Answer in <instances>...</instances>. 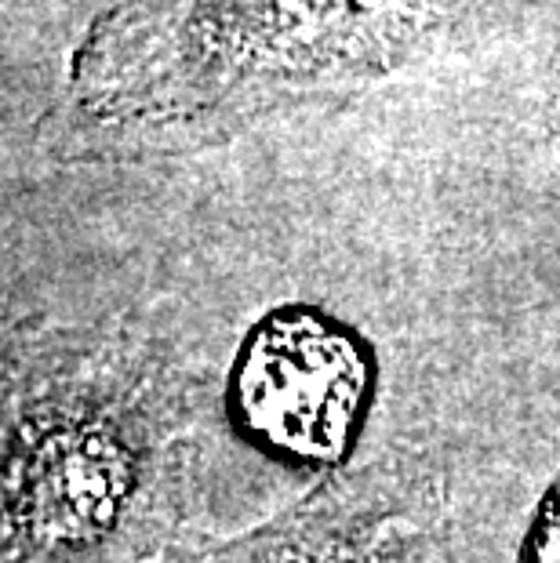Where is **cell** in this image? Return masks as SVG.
<instances>
[{"mask_svg":"<svg viewBox=\"0 0 560 563\" xmlns=\"http://www.w3.org/2000/svg\"><path fill=\"white\" fill-rule=\"evenodd\" d=\"M531 563H560V487L546 501L531 542Z\"/></svg>","mask_w":560,"mask_h":563,"instance_id":"cell-2","label":"cell"},{"mask_svg":"<svg viewBox=\"0 0 560 563\" xmlns=\"http://www.w3.org/2000/svg\"><path fill=\"white\" fill-rule=\"evenodd\" d=\"M367 367L350 334L309 313L273 317L244 353L237 397L248 426L299 459H336L364 400Z\"/></svg>","mask_w":560,"mask_h":563,"instance_id":"cell-1","label":"cell"}]
</instances>
